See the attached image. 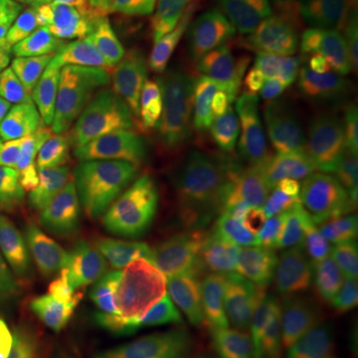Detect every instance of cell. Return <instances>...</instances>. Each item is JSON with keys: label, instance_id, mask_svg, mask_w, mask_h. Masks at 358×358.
I'll return each mask as SVG.
<instances>
[{"label": "cell", "instance_id": "13", "mask_svg": "<svg viewBox=\"0 0 358 358\" xmlns=\"http://www.w3.org/2000/svg\"><path fill=\"white\" fill-rule=\"evenodd\" d=\"M324 223V193L319 167L293 159L285 173L279 197L281 251L287 259L313 253Z\"/></svg>", "mask_w": 358, "mask_h": 358}, {"label": "cell", "instance_id": "11", "mask_svg": "<svg viewBox=\"0 0 358 358\" xmlns=\"http://www.w3.org/2000/svg\"><path fill=\"white\" fill-rule=\"evenodd\" d=\"M129 88L128 80L110 74L94 54H76L56 74L24 92L22 103L32 114L110 110Z\"/></svg>", "mask_w": 358, "mask_h": 358}, {"label": "cell", "instance_id": "16", "mask_svg": "<svg viewBox=\"0 0 358 358\" xmlns=\"http://www.w3.org/2000/svg\"><path fill=\"white\" fill-rule=\"evenodd\" d=\"M303 36L307 82L345 62L358 44V0H315Z\"/></svg>", "mask_w": 358, "mask_h": 358}, {"label": "cell", "instance_id": "20", "mask_svg": "<svg viewBox=\"0 0 358 358\" xmlns=\"http://www.w3.org/2000/svg\"><path fill=\"white\" fill-rule=\"evenodd\" d=\"M76 56L72 24L68 14H58L42 22L34 36L20 50L13 70V82L16 90L24 92L56 74L66 62Z\"/></svg>", "mask_w": 358, "mask_h": 358}, {"label": "cell", "instance_id": "33", "mask_svg": "<svg viewBox=\"0 0 358 358\" xmlns=\"http://www.w3.org/2000/svg\"><path fill=\"white\" fill-rule=\"evenodd\" d=\"M32 4H36L38 8H50V10H58L60 14H74L84 10V8H92L96 6V0H30Z\"/></svg>", "mask_w": 358, "mask_h": 358}, {"label": "cell", "instance_id": "10", "mask_svg": "<svg viewBox=\"0 0 358 358\" xmlns=\"http://www.w3.org/2000/svg\"><path fill=\"white\" fill-rule=\"evenodd\" d=\"M277 333L245 320H171L148 341V358H268Z\"/></svg>", "mask_w": 358, "mask_h": 358}, {"label": "cell", "instance_id": "2", "mask_svg": "<svg viewBox=\"0 0 358 358\" xmlns=\"http://www.w3.org/2000/svg\"><path fill=\"white\" fill-rule=\"evenodd\" d=\"M268 233L253 205L225 178L195 181L169 213L136 271L148 294L229 261L261 259Z\"/></svg>", "mask_w": 358, "mask_h": 358}, {"label": "cell", "instance_id": "15", "mask_svg": "<svg viewBox=\"0 0 358 358\" xmlns=\"http://www.w3.org/2000/svg\"><path fill=\"white\" fill-rule=\"evenodd\" d=\"M106 114V108L70 114H32L24 122L22 138L60 189Z\"/></svg>", "mask_w": 358, "mask_h": 358}, {"label": "cell", "instance_id": "27", "mask_svg": "<svg viewBox=\"0 0 358 358\" xmlns=\"http://www.w3.org/2000/svg\"><path fill=\"white\" fill-rule=\"evenodd\" d=\"M176 2L183 13L207 32L219 26V13L223 0H176Z\"/></svg>", "mask_w": 358, "mask_h": 358}, {"label": "cell", "instance_id": "26", "mask_svg": "<svg viewBox=\"0 0 358 358\" xmlns=\"http://www.w3.org/2000/svg\"><path fill=\"white\" fill-rule=\"evenodd\" d=\"M76 54H96L103 40V16L100 6L70 14Z\"/></svg>", "mask_w": 358, "mask_h": 358}, {"label": "cell", "instance_id": "36", "mask_svg": "<svg viewBox=\"0 0 358 358\" xmlns=\"http://www.w3.org/2000/svg\"><path fill=\"white\" fill-rule=\"evenodd\" d=\"M2 294H4V281H2V277H0V299H2Z\"/></svg>", "mask_w": 358, "mask_h": 358}, {"label": "cell", "instance_id": "34", "mask_svg": "<svg viewBox=\"0 0 358 358\" xmlns=\"http://www.w3.org/2000/svg\"><path fill=\"white\" fill-rule=\"evenodd\" d=\"M277 358H305V357H303L299 350H294L293 348V350H285V352H282V355H279Z\"/></svg>", "mask_w": 358, "mask_h": 358}, {"label": "cell", "instance_id": "8", "mask_svg": "<svg viewBox=\"0 0 358 358\" xmlns=\"http://www.w3.org/2000/svg\"><path fill=\"white\" fill-rule=\"evenodd\" d=\"M76 219L66 205L34 207L22 213L0 245L2 281L36 279L86 253Z\"/></svg>", "mask_w": 358, "mask_h": 358}, {"label": "cell", "instance_id": "22", "mask_svg": "<svg viewBox=\"0 0 358 358\" xmlns=\"http://www.w3.org/2000/svg\"><path fill=\"white\" fill-rule=\"evenodd\" d=\"M42 277L13 282L0 299V333L30 336L38 319Z\"/></svg>", "mask_w": 358, "mask_h": 358}, {"label": "cell", "instance_id": "6", "mask_svg": "<svg viewBox=\"0 0 358 358\" xmlns=\"http://www.w3.org/2000/svg\"><path fill=\"white\" fill-rule=\"evenodd\" d=\"M103 16L102 46L94 54L115 78H164L187 62L199 36H187L159 24L150 14L100 6Z\"/></svg>", "mask_w": 358, "mask_h": 358}, {"label": "cell", "instance_id": "32", "mask_svg": "<svg viewBox=\"0 0 358 358\" xmlns=\"http://www.w3.org/2000/svg\"><path fill=\"white\" fill-rule=\"evenodd\" d=\"M24 207L18 203H14L13 199H8L6 195L0 193V245L4 243V239L10 235V231L14 229V225L18 223V219L22 217Z\"/></svg>", "mask_w": 358, "mask_h": 358}, {"label": "cell", "instance_id": "23", "mask_svg": "<svg viewBox=\"0 0 358 358\" xmlns=\"http://www.w3.org/2000/svg\"><path fill=\"white\" fill-rule=\"evenodd\" d=\"M46 20L30 0H0V52L22 50Z\"/></svg>", "mask_w": 358, "mask_h": 358}, {"label": "cell", "instance_id": "19", "mask_svg": "<svg viewBox=\"0 0 358 358\" xmlns=\"http://www.w3.org/2000/svg\"><path fill=\"white\" fill-rule=\"evenodd\" d=\"M0 193L32 209L66 205L62 189L52 181L22 136H13L0 148Z\"/></svg>", "mask_w": 358, "mask_h": 358}, {"label": "cell", "instance_id": "21", "mask_svg": "<svg viewBox=\"0 0 358 358\" xmlns=\"http://www.w3.org/2000/svg\"><path fill=\"white\" fill-rule=\"evenodd\" d=\"M315 0H223L219 26H243L261 32H294L305 28Z\"/></svg>", "mask_w": 358, "mask_h": 358}, {"label": "cell", "instance_id": "18", "mask_svg": "<svg viewBox=\"0 0 358 358\" xmlns=\"http://www.w3.org/2000/svg\"><path fill=\"white\" fill-rule=\"evenodd\" d=\"M103 268L106 263L102 257L86 251L74 261L66 263L64 267L42 275L38 319L30 334L34 343H42L70 329L68 322L74 315L80 296Z\"/></svg>", "mask_w": 358, "mask_h": 358}, {"label": "cell", "instance_id": "28", "mask_svg": "<svg viewBox=\"0 0 358 358\" xmlns=\"http://www.w3.org/2000/svg\"><path fill=\"white\" fill-rule=\"evenodd\" d=\"M36 348H38V358H78L76 343L70 329L54 334L42 343H36Z\"/></svg>", "mask_w": 358, "mask_h": 358}, {"label": "cell", "instance_id": "35", "mask_svg": "<svg viewBox=\"0 0 358 358\" xmlns=\"http://www.w3.org/2000/svg\"><path fill=\"white\" fill-rule=\"evenodd\" d=\"M348 358H358V334L355 338V343L350 345V350H348Z\"/></svg>", "mask_w": 358, "mask_h": 358}, {"label": "cell", "instance_id": "1", "mask_svg": "<svg viewBox=\"0 0 358 358\" xmlns=\"http://www.w3.org/2000/svg\"><path fill=\"white\" fill-rule=\"evenodd\" d=\"M219 164L217 138L128 131L120 143L106 267L136 263L187 189Z\"/></svg>", "mask_w": 358, "mask_h": 358}, {"label": "cell", "instance_id": "17", "mask_svg": "<svg viewBox=\"0 0 358 358\" xmlns=\"http://www.w3.org/2000/svg\"><path fill=\"white\" fill-rule=\"evenodd\" d=\"M358 86V44L345 62L331 68L315 82L301 103L296 131L310 145H329L334 128Z\"/></svg>", "mask_w": 358, "mask_h": 358}, {"label": "cell", "instance_id": "31", "mask_svg": "<svg viewBox=\"0 0 358 358\" xmlns=\"http://www.w3.org/2000/svg\"><path fill=\"white\" fill-rule=\"evenodd\" d=\"M18 54H20V50L0 52V96H8V98L22 100V94L16 90L13 82V70Z\"/></svg>", "mask_w": 358, "mask_h": 358}, {"label": "cell", "instance_id": "14", "mask_svg": "<svg viewBox=\"0 0 358 358\" xmlns=\"http://www.w3.org/2000/svg\"><path fill=\"white\" fill-rule=\"evenodd\" d=\"M141 282L126 267H108L90 282L74 308V336L128 333L140 320Z\"/></svg>", "mask_w": 358, "mask_h": 358}, {"label": "cell", "instance_id": "3", "mask_svg": "<svg viewBox=\"0 0 358 358\" xmlns=\"http://www.w3.org/2000/svg\"><path fill=\"white\" fill-rule=\"evenodd\" d=\"M148 310L162 322L245 320L279 333L293 313V289L281 271L263 259H241L150 294Z\"/></svg>", "mask_w": 358, "mask_h": 358}, {"label": "cell", "instance_id": "4", "mask_svg": "<svg viewBox=\"0 0 358 358\" xmlns=\"http://www.w3.org/2000/svg\"><path fill=\"white\" fill-rule=\"evenodd\" d=\"M294 124L279 100L251 103L243 120L227 131L221 150L225 181L253 205L267 231L279 227V197L293 162Z\"/></svg>", "mask_w": 358, "mask_h": 358}, {"label": "cell", "instance_id": "9", "mask_svg": "<svg viewBox=\"0 0 358 358\" xmlns=\"http://www.w3.org/2000/svg\"><path fill=\"white\" fill-rule=\"evenodd\" d=\"M120 143V136L98 126L62 187L90 253H102L108 241Z\"/></svg>", "mask_w": 358, "mask_h": 358}, {"label": "cell", "instance_id": "30", "mask_svg": "<svg viewBox=\"0 0 358 358\" xmlns=\"http://www.w3.org/2000/svg\"><path fill=\"white\" fill-rule=\"evenodd\" d=\"M20 106L22 100L0 96V148L13 138L20 126Z\"/></svg>", "mask_w": 358, "mask_h": 358}, {"label": "cell", "instance_id": "25", "mask_svg": "<svg viewBox=\"0 0 358 358\" xmlns=\"http://www.w3.org/2000/svg\"><path fill=\"white\" fill-rule=\"evenodd\" d=\"M78 358H140V334L128 333L100 334L76 338Z\"/></svg>", "mask_w": 358, "mask_h": 358}, {"label": "cell", "instance_id": "24", "mask_svg": "<svg viewBox=\"0 0 358 358\" xmlns=\"http://www.w3.org/2000/svg\"><path fill=\"white\" fill-rule=\"evenodd\" d=\"M96 6H120V8L150 14L159 24L179 34H187V36L207 34L205 28H201L179 8L176 0H96Z\"/></svg>", "mask_w": 358, "mask_h": 358}, {"label": "cell", "instance_id": "12", "mask_svg": "<svg viewBox=\"0 0 358 358\" xmlns=\"http://www.w3.org/2000/svg\"><path fill=\"white\" fill-rule=\"evenodd\" d=\"M179 72L221 136L235 128L251 110L247 92L233 74L217 38L211 32L195 40L192 54Z\"/></svg>", "mask_w": 358, "mask_h": 358}, {"label": "cell", "instance_id": "7", "mask_svg": "<svg viewBox=\"0 0 358 358\" xmlns=\"http://www.w3.org/2000/svg\"><path fill=\"white\" fill-rule=\"evenodd\" d=\"M103 129L124 138L128 131H162L219 138L217 126L193 98L181 72L131 88L103 115Z\"/></svg>", "mask_w": 358, "mask_h": 358}, {"label": "cell", "instance_id": "29", "mask_svg": "<svg viewBox=\"0 0 358 358\" xmlns=\"http://www.w3.org/2000/svg\"><path fill=\"white\" fill-rule=\"evenodd\" d=\"M0 358H38V348L30 336L0 333Z\"/></svg>", "mask_w": 358, "mask_h": 358}, {"label": "cell", "instance_id": "5", "mask_svg": "<svg viewBox=\"0 0 358 358\" xmlns=\"http://www.w3.org/2000/svg\"><path fill=\"white\" fill-rule=\"evenodd\" d=\"M324 193V223L313 255L322 287L338 299L358 294V140L343 138L315 162Z\"/></svg>", "mask_w": 358, "mask_h": 358}]
</instances>
